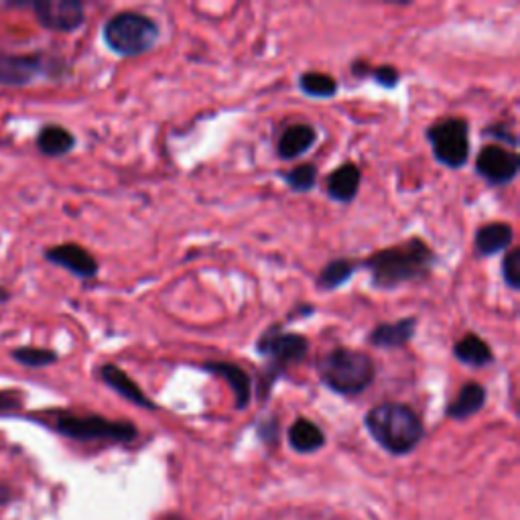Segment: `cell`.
Listing matches in <instances>:
<instances>
[{
  "instance_id": "cell-16",
  "label": "cell",
  "mask_w": 520,
  "mask_h": 520,
  "mask_svg": "<svg viewBox=\"0 0 520 520\" xmlns=\"http://www.w3.org/2000/svg\"><path fill=\"white\" fill-rule=\"evenodd\" d=\"M317 141V130L311 124H293L285 128L277 141V155L283 161L303 157Z\"/></svg>"
},
{
  "instance_id": "cell-23",
  "label": "cell",
  "mask_w": 520,
  "mask_h": 520,
  "mask_svg": "<svg viewBox=\"0 0 520 520\" xmlns=\"http://www.w3.org/2000/svg\"><path fill=\"white\" fill-rule=\"evenodd\" d=\"M299 90L309 98H334L338 94V82L321 72H305L299 78Z\"/></svg>"
},
{
  "instance_id": "cell-1",
  "label": "cell",
  "mask_w": 520,
  "mask_h": 520,
  "mask_svg": "<svg viewBox=\"0 0 520 520\" xmlns=\"http://www.w3.org/2000/svg\"><path fill=\"white\" fill-rule=\"evenodd\" d=\"M435 250L419 238H411L397 246H388L370 254L362 269L370 273L372 287L378 291H393L405 283L427 277L437 265Z\"/></svg>"
},
{
  "instance_id": "cell-20",
  "label": "cell",
  "mask_w": 520,
  "mask_h": 520,
  "mask_svg": "<svg viewBox=\"0 0 520 520\" xmlns=\"http://www.w3.org/2000/svg\"><path fill=\"white\" fill-rule=\"evenodd\" d=\"M453 358L472 368H482V366H488L494 362L492 348L476 334L464 336L458 344L453 346Z\"/></svg>"
},
{
  "instance_id": "cell-19",
  "label": "cell",
  "mask_w": 520,
  "mask_h": 520,
  "mask_svg": "<svg viewBox=\"0 0 520 520\" xmlns=\"http://www.w3.org/2000/svg\"><path fill=\"white\" fill-rule=\"evenodd\" d=\"M76 147V137L65 126L45 124L37 135V149L45 157H63Z\"/></svg>"
},
{
  "instance_id": "cell-26",
  "label": "cell",
  "mask_w": 520,
  "mask_h": 520,
  "mask_svg": "<svg viewBox=\"0 0 520 520\" xmlns=\"http://www.w3.org/2000/svg\"><path fill=\"white\" fill-rule=\"evenodd\" d=\"M502 279L512 289H520V248H510L502 260Z\"/></svg>"
},
{
  "instance_id": "cell-5",
  "label": "cell",
  "mask_w": 520,
  "mask_h": 520,
  "mask_svg": "<svg viewBox=\"0 0 520 520\" xmlns=\"http://www.w3.org/2000/svg\"><path fill=\"white\" fill-rule=\"evenodd\" d=\"M102 37L112 53L120 57H137L157 45L161 27L149 15L124 11L106 21Z\"/></svg>"
},
{
  "instance_id": "cell-13",
  "label": "cell",
  "mask_w": 520,
  "mask_h": 520,
  "mask_svg": "<svg viewBox=\"0 0 520 520\" xmlns=\"http://www.w3.org/2000/svg\"><path fill=\"white\" fill-rule=\"evenodd\" d=\"M98 374H100L102 382L106 386H110L114 393L120 395L122 399L130 401L133 405H139L143 409H151V411L157 409V405L143 393L141 386L133 378H130L122 368H118L114 364H104V366H100Z\"/></svg>"
},
{
  "instance_id": "cell-14",
  "label": "cell",
  "mask_w": 520,
  "mask_h": 520,
  "mask_svg": "<svg viewBox=\"0 0 520 520\" xmlns=\"http://www.w3.org/2000/svg\"><path fill=\"white\" fill-rule=\"evenodd\" d=\"M360 181H362L360 167L354 163H346L328 175V179H325V191H328L330 200L338 204H350L356 200Z\"/></svg>"
},
{
  "instance_id": "cell-21",
  "label": "cell",
  "mask_w": 520,
  "mask_h": 520,
  "mask_svg": "<svg viewBox=\"0 0 520 520\" xmlns=\"http://www.w3.org/2000/svg\"><path fill=\"white\" fill-rule=\"evenodd\" d=\"M356 271H358V263H354L352 258H334L321 269L317 277V287L321 291H336L342 285H346Z\"/></svg>"
},
{
  "instance_id": "cell-8",
  "label": "cell",
  "mask_w": 520,
  "mask_h": 520,
  "mask_svg": "<svg viewBox=\"0 0 520 520\" xmlns=\"http://www.w3.org/2000/svg\"><path fill=\"white\" fill-rule=\"evenodd\" d=\"M51 68H57V61L47 59L41 53L13 55L0 51V86H27Z\"/></svg>"
},
{
  "instance_id": "cell-12",
  "label": "cell",
  "mask_w": 520,
  "mask_h": 520,
  "mask_svg": "<svg viewBox=\"0 0 520 520\" xmlns=\"http://www.w3.org/2000/svg\"><path fill=\"white\" fill-rule=\"evenodd\" d=\"M417 323V317H403L399 321L380 323L368 334V344L380 350H401L413 340Z\"/></svg>"
},
{
  "instance_id": "cell-3",
  "label": "cell",
  "mask_w": 520,
  "mask_h": 520,
  "mask_svg": "<svg viewBox=\"0 0 520 520\" xmlns=\"http://www.w3.org/2000/svg\"><path fill=\"white\" fill-rule=\"evenodd\" d=\"M256 352L267 360L258 380V397L267 399L279 378L291 368L301 364L309 354V342L301 334L285 332L281 323H273L260 334Z\"/></svg>"
},
{
  "instance_id": "cell-4",
  "label": "cell",
  "mask_w": 520,
  "mask_h": 520,
  "mask_svg": "<svg viewBox=\"0 0 520 520\" xmlns=\"http://www.w3.org/2000/svg\"><path fill=\"white\" fill-rule=\"evenodd\" d=\"M317 374L336 395L352 397L364 393L374 382L376 366L374 360L360 350L334 348L319 358Z\"/></svg>"
},
{
  "instance_id": "cell-7",
  "label": "cell",
  "mask_w": 520,
  "mask_h": 520,
  "mask_svg": "<svg viewBox=\"0 0 520 520\" xmlns=\"http://www.w3.org/2000/svg\"><path fill=\"white\" fill-rule=\"evenodd\" d=\"M427 141L437 163L462 169L470 159V124L466 118H443L427 128Z\"/></svg>"
},
{
  "instance_id": "cell-22",
  "label": "cell",
  "mask_w": 520,
  "mask_h": 520,
  "mask_svg": "<svg viewBox=\"0 0 520 520\" xmlns=\"http://www.w3.org/2000/svg\"><path fill=\"white\" fill-rule=\"evenodd\" d=\"M289 443L299 453H313L323 447V431L309 419H297L289 429Z\"/></svg>"
},
{
  "instance_id": "cell-18",
  "label": "cell",
  "mask_w": 520,
  "mask_h": 520,
  "mask_svg": "<svg viewBox=\"0 0 520 520\" xmlns=\"http://www.w3.org/2000/svg\"><path fill=\"white\" fill-rule=\"evenodd\" d=\"M486 405V388L480 382H468L462 386L460 395L455 397L447 407V417L455 421H464Z\"/></svg>"
},
{
  "instance_id": "cell-24",
  "label": "cell",
  "mask_w": 520,
  "mask_h": 520,
  "mask_svg": "<svg viewBox=\"0 0 520 520\" xmlns=\"http://www.w3.org/2000/svg\"><path fill=\"white\" fill-rule=\"evenodd\" d=\"M319 169L313 163H301L283 173V181L295 193H309L317 185Z\"/></svg>"
},
{
  "instance_id": "cell-11",
  "label": "cell",
  "mask_w": 520,
  "mask_h": 520,
  "mask_svg": "<svg viewBox=\"0 0 520 520\" xmlns=\"http://www.w3.org/2000/svg\"><path fill=\"white\" fill-rule=\"evenodd\" d=\"M45 258L51 265H57L65 271H70L78 279H86V281L94 279L100 271L96 258L84 246H80L76 242H65V244H57L53 248H47Z\"/></svg>"
},
{
  "instance_id": "cell-25",
  "label": "cell",
  "mask_w": 520,
  "mask_h": 520,
  "mask_svg": "<svg viewBox=\"0 0 520 520\" xmlns=\"http://www.w3.org/2000/svg\"><path fill=\"white\" fill-rule=\"evenodd\" d=\"M13 360L23 364V366H29V368H45V366H51L59 360L57 352L49 350V348H35V346H23V348H17L11 352Z\"/></svg>"
},
{
  "instance_id": "cell-28",
  "label": "cell",
  "mask_w": 520,
  "mask_h": 520,
  "mask_svg": "<svg viewBox=\"0 0 520 520\" xmlns=\"http://www.w3.org/2000/svg\"><path fill=\"white\" fill-rule=\"evenodd\" d=\"M484 135H490V137H496V139L504 141V145H502V147H506V145L514 147V145L518 143L516 135H514V133H510V130H508L504 124H494V126H488V128L484 130Z\"/></svg>"
},
{
  "instance_id": "cell-9",
  "label": "cell",
  "mask_w": 520,
  "mask_h": 520,
  "mask_svg": "<svg viewBox=\"0 0 520 520\" xmlns=\"http://www.w3.org/2000/svg\"><path fill=\"white\" fill-rule=\"evenodd\" d=\"M31 9L45 29L57 33H74L86 21V9L78 0H37Z\"/></svg>"
},
{
  "instance_id": "cell-2",
  "label": "cell",
  "mask_w": 520,
  "mask_h": 520,
  "mask_svg": "<svg viewBox=\"0 0 520 520\" xmlns=\"http://www.w3.org/2000/svg\"><path fill=\"white\" fill-rule=\"evenodd\" d=\"M364 423L372 439L395 455L413 451L425 435L419 415L403 403H382L370 409Z\"/></svg>"
},
{
  "instance_id": "cell-17",
  "label": "cell",
  "mask_w": 520,
  "mask_h": 520,
  "mask_svg": "<svg viewBox=\"0 0 520 520\" xmlns=\"http://www.w3.org/2000/svg\"><path fill=\"white\" fill-rule=\"evenodd\" d=\"M514 240V232L510 224L504 222H490L478 228L474 246L480 256H494L504 252Z\"/></svg>"
},
{
  "instance_id": "cell-6",
  "label": "cell",
  "mask_w": 520,
  "mask_h": 520,
  "mask_svg": "<svg viewBox=\"0 0 520 520\" xmlns=\"http://www.w3.org/2000/svg\"><path fill=\"white\" fill-rule=\"evenodd\" d=\"M53 427L65 437L80 441H133L137 437V427L128 421H110L100 415H74V413H53Z\"/></svg>"
},
{
  "instance_id": "cell-10",
  "label": "cell",
  "mask_w": 520,
  "mask_h": 520,
  "mask_svg": "<svg viewBox=\"0 0 520 520\" xmlns=\"http://www.w3.org/2000/svg\"><path fill=\"white\" fill-rule=\"evenodd\" d=\"M520 157L502 145H486L476 157V173L490 185H506L516 179Z\"/></svg>"
},
{
  "instance_id": "cell-27",
  "label": "cell",
  "mask_w": 520,
  "mask_h": 520,
  "mask_svg": "<svg viewBox=\"0 0 520 520\" xmlns=\"http://www.w3.org/2000/svg\"><path fill=\"white\" fill-rule=\"evenodd\" d=\"M368 78H372L380 88H386V90L397 88L401 82L399 70L395 68V65H388V63L378 65V68H370Z\"/></svg>"
},
{
  "instance_id": "cell-15",
  "label": "cell",
  "mask_w": 520,
  "mask_h": 520,
  "mask_svg": "<svg viewBox=\"0 0 520 520\" xmlns=\"http://www.w3.org/2000/svg\"><path fill=\"white\" fill-rule=\"evenodd\" d=\"M202 368L210 374L224 378L230 384V388L234 390L236 409H246L250 405L252 378L248 376V372L244 368H240L238 364H232V362H206V364H202Z\"/></svg>"
}]
</instances>
